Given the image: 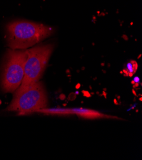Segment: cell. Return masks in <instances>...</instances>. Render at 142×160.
<instances>
[{
  "mask_svg": "<svg viewBox=\"0 0 142 160\" xmlns=\"http://www.w3.org/2000/svg\"><path fill=\"white\" fill-rule=\"evenodd\" d=\"M72 114H76L80 117H82L85 119H99V118H112L114 117L110 116H106L104 114H102L98 112L89 110V109H86L83 108H73L71 109Z\"/></svg>",
  "mask_w": 142,
  "mask_h": 160,
  "instance_id": "5b68a950",
  "label": "cell"
},
{
  "mask_svg": "<svg viewBox=\"0 0 142 160\" xmlns=\"http://www.w3.org/2000/svg\"><path fill=\"white\" fill-rule=\"evenodd\" d=\"M138 63L135 61H130L126 65V70L128 72V76L131 77L138 69Z\"/></svg>",
  "mask_w": 142,
  "mask_h": 160,
  "instance_id": "52a82bcc",
  "label": "cell"
},
{
  "mask_svg": "<svg viewBox=\"0 0 142 160\" xmlns=\"http://www.w3.org/2000/svg\"><path fill=\"white\" fill-rule=\"evenodd\" d=\"M133 93H134V94H135V96H137V94H136V93L135 91V90H133Z\"/></svg>",
  "mask_w": 142,
  "mask_h": 160,
  "instance_id": "4fadbf2b",
  "label": "cell"
},
{
  "mask_svg": "<svg viewBox=\"0 0 142 160\" xmlns=\"http://www.w3.org/2000/svg\"><path fill=\"white\" fill-rule=\"evenodd\" d=\"M27 49H10L4 58L1 87L4 92H13L20 86L24 75Z\"/></svg>",
  "mask_w": 142,
  "mask_h": 160,
  "instance_id": "3957f363",
  "label": "cell"
},
{
  "mask_svg": "<svg viewBox=\"0 0 142 160\" xmlns=\"http://www.w3.org/2000/svg\"><path fill=\"white\" fill-rule=\"evenodd\" d=\"M37 112H42L44 114H72L71 109H60V108H55V109H48V108H43L39 110Z\"/></svg>",
  "mask_w": 142,
  "mask_h": 160,
  "instance_id": "8992f818",
  "label": "cell"
},
{
  "mask_svg": "<svg viewBox=\"0 0 142 160\" xmlns=\"http://www.w3.org/2000/svg\"><path fill=\"white\" fill-rule=\"evenodd\" d=\"M81 87V84H78L76 86V89H79Z\"/></svg>",
  "mask_w": 142,
  "mask_h": 160,
  "instance_id": "7c38bea8",
  "label": "cell"
},
{
  "mask_svg": "<svg viewBox=\"0 0 142 160\" xmlns=\"http://www.w3.org/2000/svg\"><path fill=\"white\" fill-rule=\"evenodd\" d=\"M75 98H76V94H75V93L72 92V93H71V94L69 95L68 99H69L70 100H74L75 99Z\"/></svg>",
  "mask_w": 142,
  "mask_h": 160,
  "instance_id": "ba28073f",
  "label": "cell"
},
{
  "mask_svg": "<svg viewBox=\"0 0 142 160\" xmlns=\"http://www.w3.org/2000/svg\"><path fill=\"white\" fill-rule=\"evenodd\" d=\"M65 98H66V97H65V94H61V95H60V99H61V100H64L65 99Z\"/></svg>",
  "mask_w": 142,
  "mask_h": 160,
  "instance_id": "8fae6325",
  "label": "cell"
},
{
  "mask_svg": "<svg viewBox=\"0 0 142 160\" xmlns=\"http://www.w3.org/2000/svg\"><path fill=\"white\" fill-rule=\"evenodd\" d=\"M114 101L115 104H116V105H117V104H118V103H117V100H116L115 99H114Z\"/></svg>",
  "mask_w": 142,
  "mask_h": 160,
  "instance_id": "5bb4252c",
  "label": "cell"
},
{
  "mask_svg": "<svg viewBox=\"0 0 142 160\" xmlns=\"http://www.w3.org/2000/svg\"><path fill=\"white\" fill-rule=\"evenodd\" d=\"M7 111L17 112L19 115L37 112L48 105L47 93L42 82H36L23 88H18Z\"/></svg>",
  "mask_w": 142,
  "mask_h": 160,
  "instance_id": "7a4b0ae2",
  "label": "cell"
},
{
  "mask_svg": "<svg viewBox=\"0 0 142 160\" xmlns=\"http://www.w3.org/2000/svg\"><path fill=\"white\" fill-rule=\"evenodd\" d=\"M52 28L28 21H15L6 26L7 45L13 50H26L49 37Z\"/></svg>",
  "mask_w": 142,
  "mask_h": 160,
  "instance_id": "6da1fadb",
  "label": "cell"
},
{
  "mask_svg": "<svg viewBox=\"0 0 142 160\" xmlns=\"http://www.w3.org/2000/svg\"><path fill=\"white\" fill-rule=\"evenodd\" d=\"M82 93H83V94H84V96H85V97H87V98H90L91 97V94L88 92V91H82Z\"/></svg>",
  "mask_w": 142,
  "mask_h": 160,
  "instance_id": "9c48e42d",
  "label": "cell"
},
{
  "mask_svg": "<svg viewBox=\"0 0 142 160\" xmlns=\"http://www.w3.org/2000/svg\"><path fill=\"white\" fill-rule=\"evenodd\" d=\"M133 81H134L135 83H139V82H140V78H139L138 77H135L134 78Z\"/></svg>",
  "mask_w": 142,
  "mask_h": 160,
  "instance_id": "30bf717a",
  "label": "cell"
},
{
  "mask_svg": "<svg viewBox=\"0 0 142 160\" xmlns=\"http://www.w3.org/2000/svg\"><path fill=\"white\" fill-rule=\"evenodd\" d=\"M53 49L52 44L40 45L27 49L24 75L20 88L39 81L45 72Z\"/></svg>",
  "mask_w": 142,
  "mask_h": 160,
  "instance_id": "277c9868",
  "label": "cell"
},
{
  "mask_svg": "<svg viewBox=\"0 0 142 160\" xmlns=\"http://www.w3.org/2000/svg\"><path fill=\"white\" fill-rule=\"evenodd\" d=\"M131 84H133V85H134V84H135V82H134V81H131Z\"/></svg>",
  "mask_w": 142,
  "mask_h": 160,
  "instance_id": "9a60e30c",
  "label": "cell"
}]
</instances>
